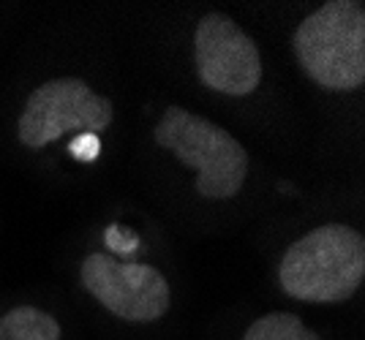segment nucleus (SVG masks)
<instances>
[{
	"label": "nucleus",
	"mask_w": 365,
	"mask_h": 340,
	"mask_svg": "<svg viewBox=\"0 0 365 340\" xmlns=\"http://www.w3.org/2000/svg\"><path fill=\"white\" fill-rule=\"evenodd\" d=\"M365 278V240L344 223H327L287 248L278 280L292 299L344 302Z\"/></svg>",
	"instance_id": "1"
},
{
	"label": "nucleus",
	"mask_w": 365,
	"mask_h": 340,
	"mask_svg": "<svg viewBox=\"0 0 365 340\" xmlns=\"http://www.w3.org/2000/svg\"><path fill=\"white\" fill-rule=\"evenodd\" d=\"M292 44L300 68L319 87L357 90L365 82L363 3H324L300 22Z\"/></svg>",
	"instance_id": "2"
},
{
	"label": "nucleus",
	"mask_w": 365,
	"mask_h": 340,
	"mask_svg": "<svg viewBox=\"0 0 365 340\" xmlns=\"http://www.w3.org/2000/svg\"><path fill=\"white\" fill-rule=\"evenodd\" d=\"M194 60L199 82L215 93L251 95L262 82V55L251 36L227 14L210 11L197 22Z\"/></svg>",
	"instance_id": "3"
},
{
	"label": "nucleus",
	"mask_w": 365,
	"mask_h": 340,
	"mask_svg": "<svg viewBox=\"0 0 365 340\" xmlns=\"http://www.w3.org/2000/svg\"><path fill=\"white\" fill-rule=\"evenodd\" d=\"M169 310V297H134L131 305L125 310V322H137V324H150V322H158L164 313Z\"/></svg>",
	"instance_id": "4"
},
{
	"label": "nucleus",
	"mask_w": 365,
	"mask_h": 340,
	"mask_svg": "<svg viewBox=\"0 0 365 340\" xmlns=\"http://www.w3.org/2000/svg\"><path fill=\"white\" fill-rule=\"evenodd\" d=\"M38 319H41V310L31 308V305H22V308L9 310V313L0 319V326H3L9 335H14V332L25 329V326L38 324Z\"/></svg>",
	"instance_id": "5"
},
{
	"label": "nucleus",
	"mask_w": 365,
	"mask_h": 340,
	"mask_svg": "<svg viewBox=\"0 0 365 340\" xmlns=\"http://www.w3.org/2000/svg\"><path fill=\"white\" fill-rule=\"evenodd\" d=\"M98 153H101V142H98V137H93V134H79L71 142V155H74L76 161H82V164L96 161Z\"/></svg>",
	"instance_id": "6"
},
{
	"label": "nucleus",
	"mask_w": 365,
	"mask_h": 340,
	"mask_svg": "<svg viewBox=\"0 0 365 340\" xmlns=\"http://www.w3.org/2000/svg\"><path fill=\"white\" fill-rule=\"evenodd\" d=\"M107 245L115 248L118 253H128V250H137L139 240L134 234L123 232L120 226H109L107 229Z\"/></svg>",
	"instance_id": "7"
},
{
	"label": "nucleus",
	"mask_w": 365,
	"mask_h": 340,
	"mask_svg": "<svg viewBox=\"0 0 365 340\" xmlns=\"http://www.w3.org/2000/svg\"><path fill=\"white\" fill-rule=\"evenodd\" d=\"M153 139H155V144H161V147L172 150V147L180 142V128H175L172 123L161 120V123L155 125V134H153Z\"/></svg>",
	"instance_id": "8"
}]
</instances>
